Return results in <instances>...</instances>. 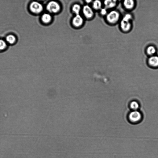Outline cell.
Instances as JSON below:
<instances>
[{
  "label": "cell",
  "mask_w": 158,
  "mask_h": 158,
  "mask_svg": "<svg viewBox=\"0 0 158 158\" xmlns=\"http://www.w3.org/2000/svg\"><path fill=\"white\" fill-rule=\"evenodd\" d=\"M132 17L131 14H127L121 20L120 26L122 30L124 32L129 31L132 26L130 21Z\"/></svg>",
  "instance_id": "cell-1"
},
{
  "label": "cell",
  "mask_w": 158,
  "mask_h": 158,
  "mask_svg": "<svg viewBox=\"0 0 158 158\" xmlns=\"http://www.w3.org/2000/svg\"><path fill=\"white\" fill-rule=\"evenodd\" d=\"M120 16L119 12L116 10H113L106 15V20L110 24H114L118 21Z\"/></svg>",
  "instance_id": "cell-2"
},
{
  "label": "cell",
  "mask_w": 158,
  "mask_h": 158,
  "mask_svg": "<svg viewBox=\"0 0 158 158\" xmlns=\"http://www.w3.org/2000/svg\"><path fill=\"white\" fill-rule=\"evenodd\" d=\"M46 9L50 13H56L60 11V7L57 2L54 1H51L47 5Z\"/></svg>",
  "instance_id": "cell-3"
},
{
  "label": "cell",
  "mask_w": 158,
  "mask_h": 158,
  "mask_svg": "<svg viewBox=\"0 0 158 158\" xmlns=\"http://www.w3.org/2000/svg\"><path fill=\"white\" fill-rule=\"evenodd\" d=\"M30 9L32 12L38 14L42 11L43 8L41 3L38 2L34 1L31 3Z\"/></svg>",
  "instance_id": "cell-4"
},
{
  "label": "cell",
  "mask_w": 158,
  "mask_h": 158,
  "mask_svg": "<svg viewBox=\"0 0 158 158\" xmlns=\"http://www.w3.org/2000/svg\"><path fill=\"white\" fill-rule=\"evenodd\" d=\"M141 117L140 112L137 111H134L131 112L129 116L130 120L133 123L138 122L141 119Z\"/></svg>",
  "instance_id": "cell-5"
},
{
  "label": "cell",
  "mask_w": 158,
  "mask_h": 158,
  "mask_svg": "<svg viewBox=\"0 0 158 158\" xmlns=\"http://www.w3.org/2000/svg\"><path fill=\"white\" fill-rule=\"evenodd\" d=\"M83 11L84 15L87 18H90L94 15V12L92 9L89 6H84L83 8Z\"/></svg>",
  "instance_id": "cell-6"
},
{
  "label": "cell",
  "mask_w": 158,
  "mask_h": 158,
  "mask_svg": "<svg viewBox=\"0 0 158 158\" xmlns=\"http://www.w3.org/2000/svg\"><path fill=\"white\" fill-rule=\"evenodd\" d=\"M83 20L82 17L80 15H76L73 18L72 20V23L75 26L79 27L80 26L83 24Z\"/></svg>",
  "instance_id": "cell-7"
},
{
  "label": "cell",
  "mask_w": 158,
  "mask_h": 158,
  "mask_svg": "<svg viewBox=\"0 0 158 158\" xmlns=\"http://www.w3.org/2000/svg\"><path fill=\"white\" fill-rule=\"evenodd\" d=\"M148 62L149 65L154 68L158 67V56H153L149 58Z\"/></svg>",
  "instance_id": "cell-8"
},
{
  "label": "cell",
  "mask_w": 158,
  "mask_h": 158,
  "mask_svg": "<svg viewBox=\"0 0 158 158\" xmlns=\"http://www.w3.org/2000/svg\"><path fill=\"white\" fill-rule=\"evenodd\" d=\"M116 1L115 0H107L104 2L105 8L106 9H112L115 7L117 4Z\"/></svg>",
  "instance_id": "cell-9"
},
{
  "label": "cell",
  "mask_w": 158,
  "mask_h": 158,
  "mask_svg": "<svg viewBox=\"0 0 158 158\" xmlns=\"http://www.w3.org/2000/svg\"><path fill=\"white\" fill-rule=\"evenodd\" d=\"M123 3L125 8L128 10L133 9L135 5L134 1L133 0H126Z\"/></svg>",
  "instance_id": "cell-10"
},
{
  "label": "cell",
  "mask_w": 158,
  "mask_h": 158,
  "mask_svg": "<svg viewBox=\"0 0 158 158\" xmlns=\"http://www.w3.org/2000/svg\"><path fill=\"white\" fill-rule=\"evenodd\" d=\"M52 19V17L49 14L45 13L43 15L42 20L44 23H48L50 22Z\"/></svg>",
  "instance_id": "cell-11"
},
{
  "label": "cell",
  "mask_w": 158,
  "mask_h": 158,
  "mask_svg": "<svg viewBox=\"0 0 158 158\" xmlns=\"http://www.w3.org/2000/svg\"><path fill=\"white\" fill-rule=\"evenodd\" d=\"M156 51L155 48L153 46H150L147 48L146 52L147 54L150 56H153Z\"/></svg>",
  "instance_id": "cell-12"
},
{
  "label": "cell",
  "mask_w": 158,
  "mask_h": 158,
  "mask_svg": "<svg viewBox=\"0 0 158 158\" xmlns=\"http://www.w3.org/2000/svg\"><path fill=\"white\" fill-rule=\"evenodd\" d=\"M102 4L101 2L100 1H95L93 3V6L95 10H99L101 9Z\"/></svg>",
  "instance_id": "cell-13"
},
{
  "label": "cell",
  "mask_w": 158,
  "mask_h": 158,
  "mask_svg": "<svg viewBox=\"0 0 158 158\" xmlns=\"http://www.w3.org/2000/svg\"><path fill=\"white\" fill-rule=\"evenodd\" d=\"M16 40L15 37L12 35L7 36L6 38L7 42L10 44H13L15 42Z\"/></svg>",
  "instance_id": "cell-14"
},
{
  "label": "cell",
  "mask_w": 158,
  "mask_h": 158,
  "mask_svg": "<svg viewBox=\"0 0 158 158\" xmlns=\"http://www.w3.org/2000/svg\"><path fill=\"white\" fill-rule=\"evenodd\" d=\"M81 10V7L78 4H75L73 5L72 8V10L76 15H79V13Z\"/></svg>",
  "instance_id": "cell-15"
},
{
  "label": "cell",
  "mask_w": 158,
  "mask_h": 158,
  "mask_svg": "<svg viewBox=\"0 0 158 158\" xmlns=\"http://www.w3.org/2000/svg\"><path fill=\"white\" fill-rule=\"evenodd\" d=\"M130 107L134 111H137L139 108V105L138 102L136 101H133L131 102L130 105Z\"/></svg>",
  "instance_id": "cell-16"
},
{
  "label": "cell",
  "mask_w": 158,
  "mask_h": 158,
  "mask_svg": "<svg viewBox=\"0 0 158 158\" xmlns=\"http://www.w3.org/2000/svg\"><path fill=\"white\" fill-rule=\"evenodd\" d=\"M7 46V44L4 41L2 40H0V50H4Z\"/></svg>",
  "instance_id": "cell-17"
},
{
  "label": "cell",
  "mask_w": 158,
  "mask_h": 158,
  "mask_svg": "<svg viewBox=\"0 0 158 158\" xmlns=\"http://www.w3.org/2000/svg\"><path fill=\"white\" fill-rule=\"evenodd\" d=\"M100 13L102 15H105L107 14V10L105 8L101 9L100 11Z\"/></svg>",
  "instance_id": "cell-18"
},
{
  "label": "cell",
  "mask_w": 158,
  "mask_h": 158,
  "mask_svg": "<svg viewBox=\"0 0 158 158\" xmlns=\"http://www.w3.org/2000/svg\"><path fill=\"white\" fill-rule=\"evenodd\" d=\"M86 1L87 2V3H90L91 1Z\"/></svg>",
  "instance_id": "cell-19"
}]
</instances>
